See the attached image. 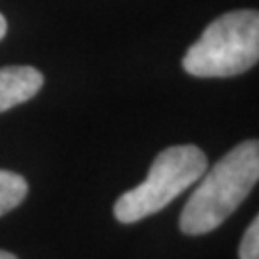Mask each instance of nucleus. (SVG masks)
Wrapping results in <instances>:
<instances>
[{"instance_id": "obj_5", "label": "nucleus", "mask_w": 259, "mask_h": 259, "mask_svg": "<svg viewBox=\"0 0 259 259\" xmlns=\"http://www.w3.org/2000/svg\"><path fill=\"white\" fill-rule=\"evenodd\" d=\"M27 192V181L19 173L0 169V217L23 204Z\"/></svg>"}, {"instance_id": "obj_3", "label": "nucleus", "mask_w": 259, "mask_h": 259, "mask_svg": "<svg viewBox=\"0 0 259 259\" xmlns=\"http://www.w3.org/2000/svg\"><path fill=\"white\" fill-rule=\"evenodd\" d=\"M205 171L207 157L194 144L161 150L154 157L146 179L129 192L121 194L115 202V219L123 225H131L161 211L177 196L198 183Z\"/></svg>"}, {"instance_id": "obj_4", "label": "nucleus", "mask_w": 259, "mask_h": 259, "mask_svg": "<svg viewBox=\"0 0 259 259\" xmlns=\"http://www.w3.org/2000/svg\"><path fill=\"white\" fill-rule=\"evenodd\" d=\"M42 84V73L31 65L0 67V113L37 96Z\"/></svg>"}, {"instance_id": "obj_1", "label": "nucleus", "mask_w": 259, "mask_h": 259, "mask_svg": "<svg viewBox=\"0 0 259 259\" xmlns=\"http://www.w3.org/2000/svg\"><path fill=\"white\" fill-rule=\"evenodd\" d=\"M257 179L259 142L244 140L202 175L181 211V231L200 236L221 227L250 196Z\"/></svg>"}, {"instance_id": "obj_2", "label": "nucleus", "mask_w": 259, "mask_h": 259, "mask_svg": "<svg viewBox=\"0 0 259 259\" xmlns=\"http://www.w3.org/2000/svg\"><path fill=\"white\" fill-rule=\"evenodd\" d=\"M259 60V14L232 10L213 19L186 50L183 69L194 77H234Z\"/></svg>"}, {"instance_id": "obj_6", "label": "nucleus", "mask_w": 259, "mask_h": 259, "mask_svg": "<svg viewBox=\"0 0 259 259\" xmlns=\"http://www.w3.org/2000/svg\"><path fill=\"white\" fill-rule=\"evenodd\" d=\"M240 259H259V217H253L240 242Z\"/></svg>"}, {"instance_id": "obj_8", "label": "nucleus", "mask_w": 259, "mask_h": 259, "mask_svg": "<svg viewBox=\"0 0 259 259\" xmlns=\"http://www.w3.org/2000/svg\"><path fill=\"white\" fill-rule=\"evenodd\" d=\"M0 259H18L14 253H10V251H4V250H0Z\"/></svg>"}, {"instance_id": "obj_7", "label": "nucleus", "mask_w": 259, "mask_h": 259, "mask_svg": "<svg viewBox=\"0 0 259 259\" xmlns=\"http://www.w3.org/2000/svg\"><path fill=\"white\" fill-rule=\"evenodd\" d=\"M6 31H8V23H6V18L0 14V40L6 37Z\"/></svg>"}]
</instances>
